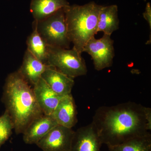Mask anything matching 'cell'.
<instances>
[{
    "instance_id": "6da1fadb",
    "label": "cell",
    "mask_w": 151,
    "mask_h": 151,
    "mask_svg": "<svg viewBox=\"0 0 151 151\" xmlns=\"http://www.w3.org/2000/svg\"><path fill=\"white\" fill-rule=\"evenodd\" d=\"M143 105L132 102L97 108L92 123L102 144L117 145L147 134Z\"/></svg>"
},
{
    "instance_id": "7a4b0ae2",
    "label": "cell",
    "mask_w": 151,
    "mask_h": 151,
    "mask_svg": "<svg viewBox=\"0 0 151 151\" xmlns=\"http://www.w3.org/2000/svg\"><path fill=\"white\" fill-rule=\"evenodd\" d=\"M3 100L17 134H23L31 122L44 114L33 89L18 71L6 79Z\"/></svg>"
},
{
    "instance_id": "3957f363",
    "label": "cell",
    "mask_w": 151,
    "mask_h": 151,
    "mask_svg": "<svg viewBox=\"0 0 151 151\" xmlns=\"http://www.w3.org/2000/svg\"><path fill=\"white\" fill-rule=\"evenodd\" d=\"M102 6L91 2L64 8L68 33L73 48L81 54L85 45L97 33L98 16Z\"/></svg>"
},
{
    "instance_id": "277c9868",
    "label": "cell",
    "mask_w": 151,
    "mask_h": 151,
    "mask_svg": "<svg viewBox=\"0 0 151 151\" xmlns=\"http://www.w3.org/2000/svg\"><path fill=\"white\" fill-rule=\"evenodd\" d=\"M64 8L42 20L34 21L35 28L49 46L69 49L71 43L68 33Z\"/></svg>"
},
{
    "instance_id": "5b68a950",
    "label": "cell",
    "mask_w": 151,
    "mask_h": 151,
    "mask_svg": "<svg viewBox=\"0 0 151 151\" xmlns=\"http://www.w3.org/2000/svg\"><path fill=\"white\" fill-rule=\"evenodd\" d=\"M47 65L74 78L86 75L87 67L84 59L75 49L48 46Z\"/></svg>"
},
{
    "instance_id": "8992f818",
    "label": "cell",
    "mask_w": 151,
    "mask_h": 151,
    "mask_svg": "<svg viewBox=\"0 0 151 151\" xmlns=\"http://www.w3.org/2000/svg\"><path fill=\"white\" fill-rule=\"evenodd\" d=\"M111 35L104 34L100 39L93 37L86 43L83 52L89 54L93 60L95 69L98 71L113 65L115 56L114 41Z\"/></svg>"
},
{
    "instance_id": "52a82bcc",
    "label": "cell",
    "mask_w": 151,
    "mask_h": 151,
    "mask_svg": "<svg viewBox=\"0 0 151 151\" xmlns=\"http://www.w3.org/2000/svg\"><path fill=\"white\" fill-rule=\"evenodd\" d=\"M75 131L58 125L36 144L43 151H70Z\"/></svg>"
},
{
    "instance_id": "ba28073f",
    "label": "cell",
    "mask_w": 151,
    "mask_h": 151,
    "mask_svg": "<svg viewBox=\"0 0 151 151\" xmlns=\"http://www.w3.org/2000/svg\"><path fill=\"white\" fill-rule=\"evenodd\" d=\"M103 145L93 123L75 132L70 151H100Z\"/></svg>"
},
{
    "instance_id": "9c48e42d",
    "label": "cell",
    "mask_w": 151,
    "mask_h": 151,
    "mask_svg": "<svg viewBox=\"0 0 151 151\" xmlns=\"http://www.w3.org/2000/svg\"><path fill=\"white\" fill-rule=\"evenodd\" d=\"M75 101L70 94L62 97L51 115L58 125L71 128L78 122Z\"/></svg>"
},
{
    "instance_id": "30bf717a",
    "label": "cell",
    "mask_w": 151,
    "mask_h": 151,
    "mask_svg": "<svg viewBox=\"0 0 151 151\" xmlns=\"http://www.w3.org/2000/svg\"><path fill=\"white\" fill-rule=\"evenodd\" d=\"M35 98L44 115L50 116L62 97L54 92L41 78L33 88Z\"/></svg>"
},
{
    "instance_id": "8fae6325",
    "label": "cell",
    "mask_w": 151,
    "mask_h": 151,
    "mask_svg": "<svg viewBox=\"0 0 151 151\" xmlns=\"http://www.w3.org/2000/svg\"><path fill=\"white\" fill-rule=\"evenodd\" d=\"M41 78L57 94L61 97L71 94L74 84L73 78L51 66L43 72Z\"/></svg>"
},
{
    "instance_id": "7c38bea8",
    "label": "cell",
    "mask_w": 151,
    "mask_h": 151,
    "mask_svg": "<svg viewBox=\"0 0 151 151\" xmlns=\"http://www.w3.org/2000/svg\"><path fill=\"white\" fill-rule=\"evenodd\" d=\"M58 125L51 116L43 114L34 120L28 126L23 134L26 144H36L52 128Z\"/></svg>"
},
{
    "instance_id": "4fadbf2b",
    "label": "cell",
    "mask_w": 151,
    "mask_h": 151,
    "mask_svg": "<svg viewBox=\"0 0 151 151\" xmlns=\"http://www.w3.org/2000/svg\"><path fill=\"white\" fill-rule=\"evenodd\" d=\"M49 65L42 62L27 50L22 64L18 72L28 83L34 85Z\"/></svg>"
},
{
    "instance_id": "5bb4252c",
    "label": "cell",
    "mask_w": 151,
    "mask_h": 151,
    "mask_svg": "<svg viewBox=\"0 0 151 151\" xmlns=\"http://www.w3.org/2000/svg\"><path fill=\"white\" fill-rule=\"evenodd\" d=\"M68 5L66 0H32L30 10L35 21H39Z\"/></svg>"
},
{
    "instance_id": "9a60e30c",
    "label": "cell",
    "mask_w": 151,
    "mask_h": 151,
    "mask_svg": "<svg viewBox=\"0 0 151 151\" xmlns=\"http://www.w3.org/2000/svg\"><path fill=\"white\" fill-rule=\"evenodd\" d=\"M119 27L118 6H102L98 16L97 33L102 32L104 34L111 35L119 29Z\"/></svg>"
},
{
    "instance_id": "2e32d148",
    "label": "cell",
    "mask_w": 151,
    "mask_h": 151,
    "mask_svg": "<svg viewBox=\"0 0 151 151\" xmlns=\"http://www.w3.org/2000/svg\"><path fill=\"white\" fill-rule=\"evenodd\" d=\"M27 40V50L42 62L47 65L48 45L37 32L35 27Z\"/></svg>"
},
{
    "instance_id": "e0dca14e",
    "label": "cell",
    "mask_w": 151,
    "mask_h": 151,
    "mask_svg": "<svg viewBox=\"0 0 151 151\" xmlns=\"http://www.w3.org/2000/svg\"><path fill=\"white\" fill-rule=\"evenodd\" d=\"M108 147L109 151H151V134L148 132L117 145Z\"/></svg>"
},
{
    "instance_id": "ac0fdd59",
    "label": "cell",
    "mask_w": 151,
    "mask_h": 151,
    "mask_svg": "<svg viewBox=\"0 0 151 151\" xmlns=\"http://www.w3.org/2000/svg\"><path fill=\"white\" fill-rule=\"evenodd\" d=\"M14 129L13 123L7 111L0 116V147L8 139Z\"/></svg>"
},
{
    "instance_id": "d6986e66",
    "label": "cell",
    "mask_w": 151,
    "mask_h": 151,
    "mask_svg": "<svg viewBox=\"0 0 151 151\" xmlns=\"http://www.w3.org/2000/svg\"><path fill=\"white\" fill-rule=\"evenodd\" d=\"M144 19L149 24L150 29H151V6L150 3H147L146 5L145 10L143 14Z\"/></svg>"
},
{
    "instance_id": "ffe728a7",
    "label": "cell",
    "mask_w": 151,
    "mask_h": 151,
    "mask_svg": "<svg viewBox=\"0 0 151 151\" xmlns=\"http://www.w3.org/2000/svg\"><path fill=\"white\" fill-rule=\"evenodd\" d=\"M144 111L147 121V129L148 131L151 130V109L148 107H144Z\"/></svg>"
}]
</instances>
